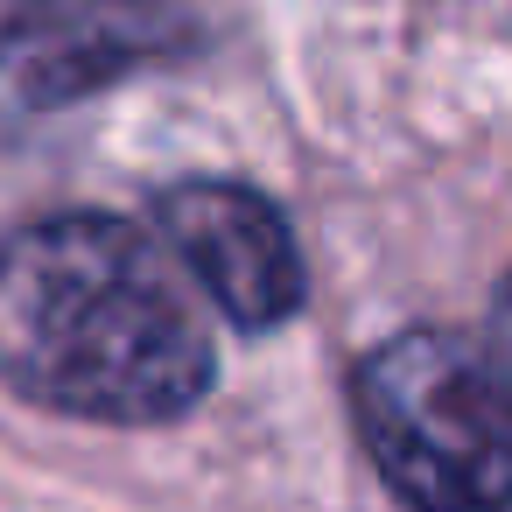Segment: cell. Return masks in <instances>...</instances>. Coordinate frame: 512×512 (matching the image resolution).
<instances>
[{
    "mask_svg": "<svg viewBox=\"0 0 512 512\" xmlns=\"http://www.w3.org/2000/svg\"><path fill=\"white\" fill-rule=\"evenodd\" d=\"M211 323L162 232L106 211L0 239V379L78 421H176L211 393Z\"/></svg>",
    "mask_w": 512,
    "mask_h": 512,
    "instance_id": "cell-1",
    "label": "cell"
},
{
    "mask_svg": "<svg viewBox=\"0 0 512 512\" xmlns=\"http://www.w3.org/2000/svg\"><path fill=\"white\" fill-rule=\"evenodd\" d=\"M351 414L414 512H512V379L491 344L407 330L358 358Z\"/></svg>",
    "mask_w": 512,
    "mask_h": 512,
    "instance_id": "cell-2",
    "label": "cell"
},
{
    "mask_svg": "<svg viewBox=\"0 0 512 512\" xmlns=\"http://www.w3.org/2000/svg\"><path fill=\"white\" fill-rule=\"evenodd\" d=\"M197 50L176 0H22L0 22V134Z\"/></svg>",
    "mask_w": 512,
    "mask_h": 512,
    "instance_id": "cell-3",
    "label": "cell"
},
{
    "mask_svg": "<svg viewBox=\"0 0 512 512\" xmlns=\"http://www.w3.org/2000/svg\"><path fill=\"white\" fill-rule=\"evenodd\" d=\"M155 232L169 253L197 274V288L239 323V330H274L302 309L309 274L288 218L239 190V183H176L155 204Z\"/></svg>",
    "mask_w": 512,
    "mask_h": 512,
    "instance_id": "cell-4",
    "label": "cell"
},
{
    "mask_svg": "<svg viewBox=\"0 0 512 512\" xmlns=\"http://www.w3.org/2000/svg\"><path fill=\"white\" fill-rule=\"evenodd\" d=\"M491 358H498L505 379H512V281H505V295H498V309H491Z\"/></svg>",
    "mask_w": 512,
    "mask_h": 512,
    "instance_id": "cell-5",
    "label": "cell"
}]
</instances>
